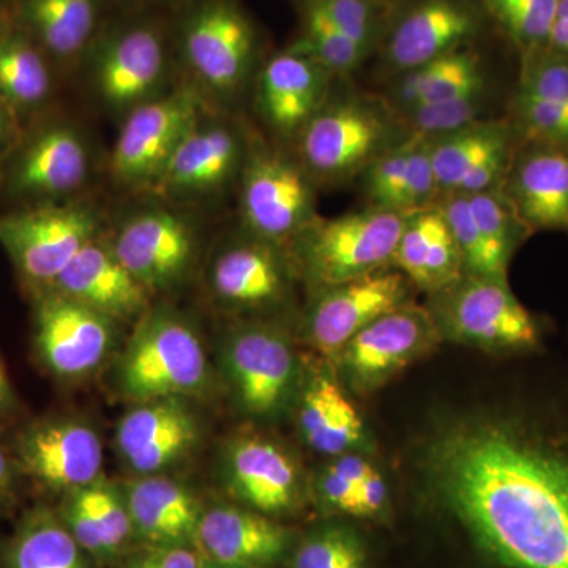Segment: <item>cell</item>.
I'll list each match as a JSON object with an SVG mask.
<instances>
[{"label": "cell", "mask_w": 568, "mask_h": 568, "mask_svg": "<svg viewBox=\"0 0 568 568\" xmlns=\"http://www.w3.org/2000/svg\"><path fill=\"white\" fill-rule=\"evenodd\" d=\"M14 0H0V32L13 24Z\"/></svg>", "instance_id": "53"}, {"label": "cell", "mask_w": 568, "mask_h": 568, "mask_svg": "<svg viewBox=\"0 0 568 568\" xmlns=\"http://www.w3.org/2000/svg\"><path fill=\"white\" fill-rule=\"evenodd\" d=\"M500 192L519 222L534 231L568 233V151L528 144L515 155Z\"/></svg>", "instance_id": "29"}, {"label": "cell", "mask_w": 568, "mask_h": 568, "mask_svg": "<svg viewBox=\"0 0 568 568\" xmlns=\"http://www.w3.org/2000/svg\"><path fill=\"white\" fill-rule=\"evenodd\" d=\"M351 40L369 50L375 32V9L369 0H308Z\"/></svg>", "instance_id": "45"}, {"label": "cell", "mask_w": 568, "mask_h": 568, "mask_svg": "<svg viewBox=\"0 0 568 568\" xmlns=\"http://www.w3.org/2000/svg\"><path fill=\"white\" fill-rule=\"evenodd\" d=\"M487 80L474 52L455 50L435 61L407 71L395 89L398 110L413 104L444 102L473 93H485Z\"/></svg>", "instance_id": "36"}, {"label": "cell", "mask_w": 568, "mask_h": 568, "mask_svg": "<svg viewBox=\"0 0 568 568\" xmlns=\"http://www.w3.org/2000/svg\"><path fill=\"white\" fill-rule=\"evenodd\" d=\"M392 265L428 295L465 275L462 253L437 204L406 216Z\"/></svg>", "instance_id": "32"}, {"label": "cell", "mask_w": 568, "mask_h": 568, "mask_svg": "<svg viewBox=\"0 0 568 568\" xmlns=\"http://www.w3.org/2000/svg\"><path fill=\"white\" fill-rule=\"evenodd\" d=\"M189 0H114L122 11H152V13L173 14Z\"/></svg>", "instance_id": "49"}, {"label": "cell", "mask_w": 568, "mask_h": 568, "mask_svg": "<svg viewBox=\"0 0 568 568\" xmlns=\"http://www.w3.org/2000/svg\"><path fill=\"white\" fill-rule=\"evenodd\" d=\"M0 568H102L63 525L55 508H31L7 540Z\"/></svg>", "instance_id": "34"}, {"label": "cell", "mask_w": 568, "mask_h": 568, "mask_svg": "<svg viewBox=\"0 0 568 568\" xmlns=\"http://www.w3.org/2000/svg\"><path fill=\"white\" fill-rule=\"evenodd\" d=\"M334 74L302 52L287 48L268 58L257 73V106L280 136L295 140L327 103Z\"/></svg>", "instance_id": "27"}, {"label": "cell", "mask_w": 568, "mask_h": 568, "mask_svg": "<svg viewBox=\"0 0 568 568\" xmlns=\"http://www.w3.org/2000/svg\"><path fill=\"white\" fill-rule=\"evenodd\" d=\"M171 17L118 10L82 61L93 97L114 118L123 121L178 84Z\"/></svg>", "instance_id": "3"}, {"label": "cell", "mask_w": 568, "mask_h": 568, "mask_svg": "<svg viewBox=\"0 0 568 568\" xmlns=\"http://www.w3.org/2000/svg\"><path fill=\"white\" fill-rule=\"evenodd\" d=\"M548 48L568 55V22L556 20L549 33Z\"/></svg>", "instance_id": "52"}, {"label": "cell", "mask_w": 568, "mask_h": 568, "mask_svg": "<svg viewBox=\"0 0 568 568\" xmlns=\"http://www.w3.org/2000/svg\"><path fill=\"white\" fill-rule=\"evenodd\" d=\"M121 327L51 287L36 293L33 346L58 379L80 383L97 375L121 349Z\"/></svg>", "instance_id": "17"}, {"label": "cell", "mask_w": 568, "mask_h": 568, "mask_svg": "<svg viewBox=\"0 0 568 568\" xmlns=\"http://www.w3.org/2000/svg\"><path fill=\"white\" fill-rule=\"evenodd\" d=\"M440 343L428 308L409 302L366 325L332 364L351 395L366 396L432 354Z\"/></svg>", "instance_id": "16"}, {"label": "cell", "mask_w": 568, "mask_h": 568, "mask_svg": "<svg viewBox=\"0 0 568 568\" xmlns=\"http://www.w3.org/2000/svg\"><path fill=\"white\" fill-rule=\"evenodd\" d=\"M118 10L114 0H14L13 22L55 70L77 71Z\"/></svg>", "instance_id": "25"}, {"label": "cell", "mask_w": 568, "mask_h": 568, "mask_svg": "<svg viewBox=\"0 0 568 568\" xmlns=\"http://www.w3.org/2000/svg\"><path fill=\"white\" fill-rule=\"evenodd\" d=\"M293 530L233 500L205 504L196 548L204 559L223 566L272 568L290 558Z\"/></svg>", "instance_id": "24"}, {"label": "cell", "mask_w": 568, "mask_h": 568, "mask_svg": "<svg viewBox=\"0 0 568 568\" xmlns=\"http://www.w3.org/2000/svg\"><path fill=\"white\" fill-rule=\"evenodd\" d=\"M13 458L21 474L63 496L103 476V439L85 418H44L18 436Z\"/></svg>", "instance_id": "21"}, {"label": "cell", "mask_w": 568, "mask_h": 568, "mask_svg": "<svg viewBox=\"0 0 568 568\" xmlns=\"http://www.w3.org/2000/svg\"><path fill=\"white\" fill-rule=\"evenodd\" d=\"M436 204L443 212L452 235L457 242L463 265H465V274L507 280L496 272L491 254H489L480 227L474 219L473 209H470L466 194H444Z\"/></svg>", "instance_id": "41"}, {"label": "cell", "mask_w": 568, "mask_h": 568, "mask_svg": "<svg viewBox=\"0 0 568 568\" xmlns=\"http://www.w3.org/2000/svg\"><path fill=\"white\" fill-rule=\"evenodd\" d=\"M21 121L0 92V163L21 138Z\"/></svg>", "instance_id": "48"}, {"label": "cell", "mask_w": 568, "mask_h": 568, "mask_svg": "<svg viewBox=\"0 0 568 568\" xmlns=\"http://www.w3.org/2000/svg\"><path fill=\"white\" fill-rule=\"evenodd\" d=\"M209 108L203 93L182 80L159 99L130 112L112 148V181L125 192L155 193L183 138Z\"/></svg>", "instance_id": "9"}, {"label": "cell", "mask_w": 568, "mask_h": 568, "mask_svg": "<svg viewBox=\"0 0 568 568\" xmlns=\"http://www.w3.org/2000/svg\"><path fill=\"white\" fill-rule=\"evenodd\" d=\"M183 80L211 102H230L252 74L260 33L239 0H189L171 17Z\"/></svg>", "instance_id": "5"}, {"label": "cell", "mask_w": 568, "mask_h": 568, "mask_svg": "<svg viewBox=\"0 0 568 568\" xmlns=\"http://www.w3.org/2000/svg\"><path fill=\"white\" fill-rule=\"evenodd\" d=\"M439 503L499 568H568V402L452 422L429 439Z\"/></svg>", "instance_id": "1"}, {"label": "cell", "mask_w": 568, "mask_h": 568, "mask_svg": "<svg viewBox=\"0 0 568 568\" xmlns=\"http://www.w3.org/2000/svg\"><path fill=\"white\" fill-rule=\"evenodd\" d=\"M115 568H203V556L196 547L138 544L119 559Z\"/></svg>", "instance_id": "46"}, {"label": "cell", "mask_w": 568, "mask_h": 568, "mask_svg": "<svg viewBox=\"0 0 568 568\" xmlns=\"http://www.w3.org/2000/svg\"><path fill=\"white\" fill-rule=\"evenodd\" d=\"M388 485L386 477L375 465L365 474L355 496V517L375 518L384 514L388 506Z\"/></svg>", "instance_id": "47"}, {"label": "cell", "mask_w": 568, "mask_h": 568, "mask_svg": "<svg viewBox=\"0 0 568 568\" xmlns=\"http://www.w3.org/2000/svg\"><path fill=\"white\" fill-rule=\"evenodd\" d=\"M290 568H366L364 540L339 523L317 526L295 541Z\"/></svg>", "instance_id": "38"}, {"label": "cell", "mask_w": 568, "mask_h": 568, "mask_svg": "<svg viewBox=\"0 0 568 568\" xmlns=\"http://www.w3.org/2000/svg\"><path fill=\"white\" fill-rule=\"evenodd\" d=\"M373 463L366 454H346L328 458L310 476V499L331 515L355 517V496Z\"/></svg>", "instance_id": "39"}, {"label": "cell", "mask_w": 568, "mask_h": 568, "mask_svg": "<svg viewBox=\"0 0 568 568\" xmlns=\"http://www.w3.org/2000/svg\"><path fill=\"white\" fill-rule=\"evenodd\" d=\"M521 50L548 47L559 0H481Z\"/></svg>", "instance_id": "40"}, {"label": "cell", "mask_w": 568, "mask_h": 568, "mask_svg": "<svg viewBox=\"0 0 568 568\" xmlns=\"http://www.w3.org/2000/svg\"><path fill=\"white\" fill-rule=\"evenodd\" d=\"M74 540L100 566H115L136 545L122 484L100 476L62 496L55 508Z\"/></svg>", "instance_id": "30"}, {"label": "cell", "mask_w": 568, "mask_h": 568, "mask_svg": "<svg viewBox=\"0 0 568 568\" xmlns=\"http://www.w3.org/2000/svg\"><path fill=\"white\" fill-rule=\"evenodd\" d=\"M304 357L271 320H239L219 346V377L235 413L250 425L274 424L291 414Z\"/></svg>", "instance_id": "4"}, {"label": "cell", "mask_w": 568, "mask_h": 568, "mask_svg": "<svg viewBox=\"0 0 568 568\" xmlns=\"http://www.w3.org/2000/svg\"><path fill=\"white\" fill-rule=\"evenodd\" d=\"M302 31L290 48L308 55L332 74L347 73L361 65L366 50L321 13L308 0H301Z\"/></svg>", "instance_id": "37"}, {"label": "cell", "mask_w": 568, "mask_h": 568, "mask_svg": "<svg viewBox=\"0 0 568 568\" xmlns=\"http://www.w3.org/2000/svg\"><path fill=\"white\" fill-rule=\"evenodd\" d=\"M406 215L368 207L335 219L320 215L287 246L297 275L310 290L335 286L394 267Z\"/></svg>", "instance_id": "6"}, {"label": "cell", "mask_w": 568, "mask_h": 568, "mask_svg": "<svg viewBox=\"0 0 568 568\" xmlns=\"http://www.w3.org/2000/svg\"><path fill=\"white\" fill-rule=\"evenodd\" d=\"M106 231L102 207L88 196L21 205L0 216V246L37 293L51 287L73 257Z\"/></svg>", "instance_id": "8"}, {"label": "cell", "mask_w": 568, "mask_h": 568, "mask_svg": "<svg viewBox=\"0 0 568 568\" xmlns=\"http://www.w3.org/2000/svg\"><path fill=\"white\" fill-rule=\"evenodd\" d=\"M133 325L112 364V390L122 402H200L211 394L215 369L189 316L173 306L152 305Z\"/></svg>", "instance_id": "2"}, {"label": "cell", "mask_w": 568, "mask_h": 568, "mask_svg": "<svg viewBox=\"0 0 568 568\" xmlns=\"http://www.w3.org/2000/svg\"><path fill=\"white\" fill-rule=\"evenodd\" d=\"M395 123L366 100L327 102L295 138L298 162L315 182H345L398 142Z\"/></svg>", "instance_id": "15"}, {"label": "cell", "mask_w": 568, "mask_h": 568, "mask_svg": "<svg viewBox=\"0 0 568 568\" xmlns=\"http://www.w3.org/2000/svg\"><path fill=\"white\" fill-rule=\"evenodd\" d=\"M514 125L518 138L528 144L551 145L568 151V108L517 92Z\"/></svg>", "instance_id": "43"}, {"label": "cell", "mask_w": 568, "mask_h": 568, "mask_svg": "<svg viewBox=\"0 0 568 568\" xmlns=\"http://www.w3.org/2000/svg\"><path fill=\"white\" fill-rule=\"evenodd\" d=\"M556 20L568 22V0H559L558 17Z\"/></svg>", "instance_id": "54"}, {"label": "cell", "mask_w": 568, "mask_h": 568, "mask_svg": "<svg viewBox=\"0 0 568 568\" xmlns=\"http://www.w3.org/2000/svg\"><path fill=\"white\" fill-rule=\"evenodd\" d=\"M485 108V93H473L444 102L413 104L398 110L402 125L409 133L440 136L478 121Z\"/></svg>", "instance_id": "42"}, {"label": "cell", "mask_w": 568, "mask_h": 568, "mask_svg": "<svg viewBox=\"0 0 568 568\" xmlns=\"http://www.w3.org/2000/svg\"><path fill=\"white\" fill-rule=\"evenodd\" d=\"M216 481L230 500L282 521L310 499V476L291 448L260 426L234 433L216 458Z\"/></svg>", "instance_id": "10"}, {"label": "cell", "mask_w": 568, "mask_h": 568, "mask_svg": "<svg viewBox=\"0 0 568 568\" xmlns=\"http://www.w3.org/2000/svg\"><path fill=\"white\" fill-rule=\"evenodd\" d=\"M297 276L287 248L244 230L216 246L205 267V287L226 315L267 320L291 304Z\"/></svg>", "instance_id": "12"}, {"label": "cell", "mask_w": 568, "mask_h": 568, "mask_svg": "<svg viewBox=\"0 0 568 568\" xmlns=\"http://www.w3.org/2000/svg\"><path fill=\"white\" fill-rule=\"evenodd\" d=\"M425 306L443 342L500 355L536 354L544 342V325L507 280L465 274L429 295Z\"/></svg>", "instance_id": "7"}, {"label": "cell", "mask_w": 568, "mask_h": 568, "mask_svg": "<svg viewBox=\"0 0 568 568\" xmlns=\"http://www.w3.org/2000/svg\"><path fill=\"white\" fill-rule=\"evenodd\" d=\"M212 112L209 108L183 138L155 196L186 207L213 201L239 182L250 138L237 123Z\"/></svg>", "instance_id": "19"}, {"label": "cell", "mask_w": 568, "mask_h": 568, "mask_svg": "<svg viewBox=\"0 0 568 568\" xmlns=\"http://www.w3.org/2000/svg\"><path fill=\"white\" fill-rule=\"evenodd\" d=\"M203 568H242V567L223 566V564L212 562V560H207V559L203 558Z\"/></svg>", "instance_id": "55"}, {"label": "cell", "mask_w": 568, "mask_h": 568, "mask_svg": "<svg viewBox=\"0 0 568 568\" xmlns=\"http://www.w3.org/2000/svg\"><path fill=\"white\" fill-rule=\"evenodd\" d=\"M92 175L91 142L69 121H48L22 133L0 163V185L21 205L88 196Z\"/></svg>", "instance_id": "11"}, {"label": "cell", "mask_w": 568, "mask_h": 568, "mask_svg": "<svg viewBox=\"0 0 568 568\" xmlns=\"http://www.w3.org/2000/svg\"><path fill=\"white\" fill-rule=\"evenodd\" d=\"M474 31L476 20L465 7L452 0H426L407 13L392 33L388 62L407 73L458 50Z\"/></svg>", "instance_id": "33"}, {"label": "cell", "mask_w": 568, "mask_h": 568, "mask_svg": "<svg viewBox=\"0 0 568 568\" xmlns=\"http://www.w3.org/2000/svg\"><path fill=\"white\" fill-rule=\"evenodd\" d=\"M55 71L50 58L14 22L0 32V92L20 121L50 102Z\"/></svg>", "instance_id": "35"}, {"label": "cell", "mask_w": 568, "mask_h": 568, "mask_svg": "<svg viewBox=\"0 0 568 568\" xmlns=\"http://www.w3.org/2000/svg\"><path fill=\"white\" fill-rule=\"evenodd\" d=\"M429 138L440 196L500 189L514 163L518 140L510 121L488 119Z\"/></svg>", "instance_id": "23"}, {"label": "cell", "mask_w": 568, "mask_h": 568, "mask_svg": "<svg viewBox=\"0 0 568 568\" xmlns=\"http://www.w3.org/2000/svg\"><path fill=\"white\" fill-rule=\"evenodd\" d=\"M51 290L121 325L136 323L153 305V295L119 260L106 233L73 257Z\"/></svg>", "instance_id": "26"}, {"label": "cell", "mask_w": 568, "mask_h": 568, "mask_svg": "<svg viewBox=\"0 0 568 568\" xmlns=\"http://www.w3.org/2000/svg\"><path fill=\"white\" fill-rule=\"evenodd\" d=\"M518 92L568 108V55L551 48L526 52Z\"/></svg>", "instance_id": "44"}, {"label": "cell", "mask_w": 568, "mask_h": 568, "mask_svg": "<svg viewBox=\"0 0 568 568\" xmlns=\"http://www.w3.org/2000/svg\"><path fill=\"white\" fill-rule=\"evenodd\" d=\"M429 144L432 138L409 133L366 168L369 205L407 216L440 200Z\"/></svg>", "instance_id": "31"}, {"label": "cell", "mask_w": 568, "mask_h": 568, "mask_svg": "<svg viewBox=\"0 0 568 568\" xmlns=\"http://www.w3.org/2000/svg\"><path fill=\"white\" fill-rule=\"evenodd\" d=\"M155 197V203L132 209L114 231H106L119 260L153 297L182 286L201 250L200 231L185 207Z\"/></svg>", "instance_id": "13"}, {"label": "cell", "mask_w": 568, "mask_h": 568, "mask_svg": "<svg viewBox=\"0 0 568 568\" xmlns=\"http://www.w3.org/2000/svg\"><path fill=\"white\" fill-rule=\"evenodd\" d=\"M136 545L196 547L205 503L174 474L122 481Z\"/></svg>", "instance_id": "28"}, {"label": "cell", "mask_w": 568, "mask_h": 568, "mask_svg": "<svg viewBox=\"0 0 568 568\" xmlns=\"http://www.w3.org/2000/svg\"><path fill=\"white\" fill-rule=\"evenodd\" d=\"M239 189L246 233L284 248L317 216L312 175L298 159L271 145L248 140Z\"/></svg>", "instance_id": "14"}, {"label": "cell", "mask_w": 568, "mask_h": 568, "mask_svg": "<svg viewBox=\"0 0 568 568\" xmlns=\"http://www.w3.org/2000/svg\"><path fill=\"white\" fill-rule=\"evenodd\" d=\"M18 474L21 473L14 458L0 448V506L13 495Z\"/></svg>", "instance_id": "50"}, {"label": "cell", "mask_w": 568, "mask_h": 568, "mask_svg": "<svg viewBox=\"0 0 568 568\" xmlns=\"http://www.w3.org/2000/svg\"><path fill=\"white\" fill-rule=\"evenodd\" d=\"M205 426L192 399L130 405L115 425L114 447L132 477L174 474L203 446Z\"/></svg>", "instance_id": "20"}, {"label": "cell", "mask_w": 568, "mask_h": 568, "mask_svg": "<svg viewBox=\"0 0 568 568\" xmlns=\"http://www.w3.org/2000/svg\"><path fill=\"white\" fill-rule=\"evenodd\" d=\"M291 417L304 446L323 457L366 454L369 448L364 418L334 364L320 355L304 358Z\"/></svg>", "instance_id": "22"}, {"label": "cell", "mask_w": 568, "mask_h": 568, "mask_svg": "<svg viewBox=\"0 0 568 568\" xmlns=\"http://www.w3.org/2000/svg\"><path fill=\"white\" fill-rule=\"evenodd\" d=\"M14 405L13 388H11L9 375H7L6 365L0 357V420L10 413Z\"/></svg>", "instance_id": "51"}, {"label": "cell", "mask_w": 568, "mask_h": 568, "mask_svg": "<svg viewBox=\"0 0 568 568\" xmlns=\"http://www.w3.org/2000/svg\"><path fill=\"white\" fill-rule=\"evenodd\" d=\"M413 287L402 272L387 267L312 291V301L302 317V338L313 353L332 362L366 325L409 304Z\"/></svg>", "instance_id": "18"}]
</instances>
